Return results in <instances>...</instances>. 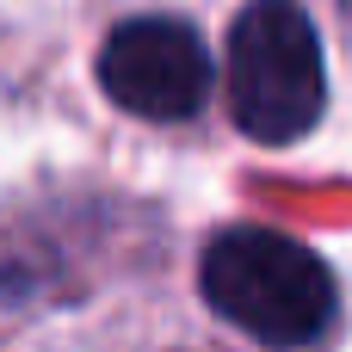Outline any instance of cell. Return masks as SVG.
Segmentation results:
<instances>
[{
    "label": "cell",
    "instance_id": "cell-1",
    "mask_svg": "<svg viewBox=\"0 0 352 352\" xmlns=\"http://www.w3.org/2000/svg\"><path fill=\"white\" fill-rule=\"evenodd\" d=\"M204 303L260 346H309L334 322L328 266L278 229H223L198 260Z\"/></svg>",
    "mask_w": 352,
    "mask_h": 352
},
{
    "label": "cell",
    "instance_id": "cell-2",
    "mask_svg": "<svg viewBox=\"0 0 352 352\" xmlns=\"http://www.w3.org/2000/svg\"><path fill=\"white\" fill-rule=\"evenodd\" d=\"M328 105L322 37L297 0H254L229 31V111L254 142H297Z\"/></svg>",
    "mask_w": 352,
    "mask_h": 352
},
{
    "label": "cell",
    "instance_id": "cell-3",
    "mask_svg": "<svg viewBox=\"0 0 352 352\" xmlns=\"http://www.w3.org/2000/svg\"><path fill=\"white\" fill-rule=\"evenodd\" d=\"M99 87L136 118L186 124L210 93L204 37L186 19H124L99 50Z\"/></svg>",
    "mask_w": 352,
    "mask_h": 352
}]
</instances>
